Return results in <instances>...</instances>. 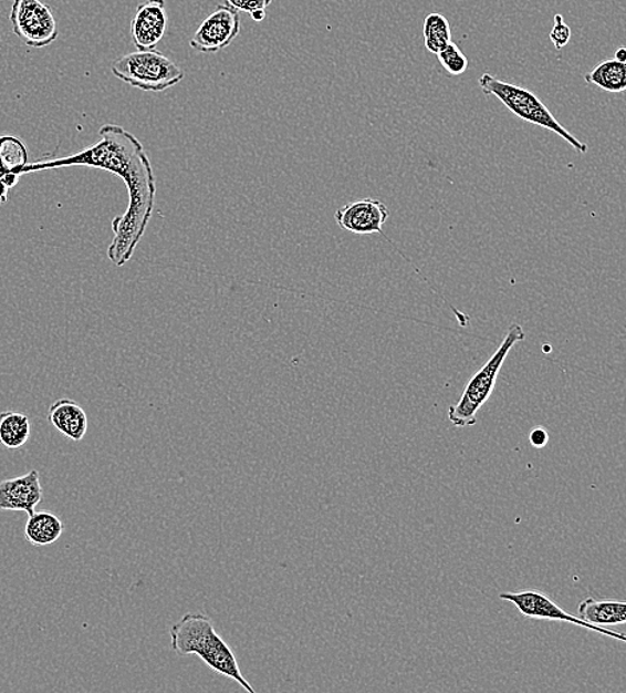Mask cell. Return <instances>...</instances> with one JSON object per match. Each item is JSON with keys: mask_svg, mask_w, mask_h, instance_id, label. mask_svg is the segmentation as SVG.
<instances>
[{"mask_svg": "<svg viewBox=\"0 0 626 693\" xmlns=\"http://www.w3.org/2000/svg\"><path fill=\"white\" fill-rule=\"evenodd\" d=\"M530 442L534 448H544L550 442V435L543 427H536L530 434Z\"/></svg>", "mask_w": 626, "mask_h": 693, "instance_id": "7402d4cb", "label": "cell"}, {"mask_svg": "<svg viewBox=\"0 0 626 693\" xmlns=\"http://www.w3.org/2000/svg\"><path fill=\"white\" fill-rule=\"evenodd\" d=\"M240 18L239 12L218 6L210 17H207L199 25L197 32L190 41L191 49L204 54H217L239 37Z\"/></svg>", "mask_w": 626, "mask_h": 693, "instance_id": "ba28073f", "label": "cell"}, {"mask_svg": "<svg viewBox=\"0 0 626 693\" xmlns=\"http://www.w3.org/2000/svg\"><path fill=\"white\" fill-rule=\"evenodd\" d=\"M525 332L523 327L513 323L507 331V335L501 342L498 351L491 359L476 372L471 381L467 384L465 392L458 404L451 405L448 410V420L455 427H472L478 423V412L491 397L495 381L501 368L514 344L523 342Z\"/></svg>", "mask_w": 626, "mask_h": 693, "instance_id": "3957f363", "label": "cell"}, {"mask_svg": "<svg viewBox=\"0 0 626 693\" xmlns=\"http://www.w3.org/2000/svg\"><path fill=\"white\" fill-rule=\"evenodd\" d=\"M265 15H267L265 11H255V12H252V14H251L253 21H255L258 23L263 22L264 19H265Z\"/></svg>", "mask_w": 626, "mask_h": 693, "instance_id": "cb8c5ba5", "label": "cell"}, {"mask_svg": "<svg viewBox=\"0 0 626 693\" xmlns=\"http://www.w3.org/2000/svg\"><path fill=\"white\" fill-rule=\"evenodd\" d=\"M171 649L179 656L197 655L215 672L234 680L247 692L255 690L239 669L237 656L218 635L212 620L204 613H186L169 631Z\"/></svg>", "mask_w": 626, "mask_h": 693, "instance_id": "7a4b0ae2", "label": "cell"}, {"mask_svg": "<svg viewBox=\"0 0 626 693\" xmlns=\"http://www.w3.org/2000/svg\"><path fill=\"white\" fill-rule=\"evenodd\" d=\"M389 218V210L379 199L365 198L347 203L335 213L338 227L356 235L379 234L383 239L393 244L383 232V226Z\"/></svg>", "mask_w": 626, "mask_h": 693, "instance_id": "9c48e42d", "label": "cell"}, {"mask_svg": "<svg viewBox=\"0 0 626 693\" xmlns=\"http://www.w3.org/2000/svg\"><path fill=\"white\" fill-rule=\"evenodd\" d=\"M49 421L59 433L69 437L70 441L81 442L87 434L88 420L86 411L80 403L71 399H61L51 405Z\"/></svg>", "mask_w": 626, "mask_h": 693, "instance_id": "7c38bea8", "label": "cell"}, {"mask_svg": "<svg viewBox=\"0 0 626 693\" xmlns=\"http://www.w3.org/2000/svg\"><path fill=\"white\" fill-rule=\"evenodd\" d=\"M226 6L237 12L252 14L255 11H265L272 4V0H225Z\"/></svg>", "mask_w": 626, "mask_h": 693, "instance_id": "44dd1931", "label": "cell"}, {"mask_svg": "<svg viewBox=\"0 0 626 693\" xmlns=\"http://www.w3.org/2000/svg\"><path fill=\"white\" fill-rule=\"evenodd\" d=\"M111 71L128 86L152 93H161L185 80V71L156 50H138L116 59Z\"/></svg>", "mask_w": 626, "mask_h": 693, "instance_id": "5b68a950", "label": "cell"}, {"mask_svg": "<svg viewBox=\"0 0 626 693\" xmlns=\"http://www.w3.org/2000/svg\"><path fill=\"white\" fill-rule=\"evenodd\" d=\"M551 41L557 50L564 49L570 43L572 38V30L568 24L564 22V18L561 14L554 15V25L550 34Z\"/></svg>", "mask_w": 626, "mask_h": 693, "instance_id": "ffe728a7", "label": "cell"}, {"mask_svg": "<svg viewBox=\"0 0 626 693\" xmlns=\"http://www.w3.org/2000/svg\"><path fill=\"white\" fill-rule=\"evenodd\" d=\"M168 17L165 0H145L138 6L132 22L135 48L155 50L166 34Z\"/></svg>", "mask_w": 626, "mask_h": 693, "instance_id": "30bf717a", "label": "cell"}, {"mask_svg": "<svg viewBox=\"0 0 626 693\" xmlns=\"http://www.w3.org/2000/svg\"><path fill=\"white\" fill-rule=\"evenodd\" d=\"M578 618L597 627L626 624V601L586 598L578 604Z\"/></svg>", "mask_w": 626, "mask_h": 693, "instance_id": "4fadbf2b", "label": "cell"}, {"mask_svg": "<svg viewBox=\"0 0 626 693\" xmlns=\"http://www.w3.org/2000/svg\"><path fill=\"white\" fill-rule=\"evenodd\" d=\"M31 423L23 412L6 411L0 414V444L8 449H19L29 442Z\"/></svg>", "mask_w": 626, "mask_h": 693, "instance_id": "e0dca14e", "label": "cell"}, {"mask_svg": "<svg viewBox=\"0 0 626 693\" xmlns=\"http://www.w3.org/2000/svg\"><path fill=\"white\" fill-rule=\"evenodd\" d=\"M482 93L498 97L512 113L534 126L553 131L576 152L586 154L588 146L572 135L563 124H560L550 110L532 91L498 80L491 74H482L479 80Z\"/></svg>", "mask_w": 626, "mask_h": 693, "instance_id": "277c9868", "label": "cell"}, {"mask_svg": "<svg viewBox=\"0 0 626 693\" xmlns=\"http://www.w3.org/2000/svg\"><path fill=\"white\" fill-rule=\"evenodd\" d=\"M584 80L591 86L606 91V93H625L626 91V63L616 61L615 58L599 62L591 73L585 74Z\"/></svg>", "mask_w": 626, "mask_h": 693, "instance_id": "2e32d148", "label": "cell"}, {"mask_svg": "<svg viewBox=\"0 0 626 693\" xmlns=\"http://www.w3.org/2000/svg\"><path fill=\"white\" fill-rule=\"evenodd\" d=\"M29 165V153L17 136H0V179L10 188L18 185L23 169Z\"/></svg>", "mask_w": 626, "mask_h": 693, "instance_id": "5bb4252c", "label": "cell"}, {"mask_svg": "<svg viewBox=\"0 0 626 693\" xmlns=\"http://www.w3.org/2000/svg\"><path fill=\"white\" fill-rule=\"evenodd\" d=\"M437 58H439V62L447 73L451 75H462L468 70V58L453 42L439 52Z\"/></svg>", "mask_w": 626, "mask_h": 693, "instance_id": "d6986e66", "label": "cell"}, {"mask_svg": "<svg viewBox=\"0 0 626 693\" xmlns=\"http://www.w3.org/2000/svg\"><path fill=\"white\" fill-rule=\"evenodd\" d=\"M43 499L41 475L36 469L30 473L0 482V511L25 513L29 516Z\"/></svg>", "mask_w": 626, "mask_h": 693, "instance_id": "8fae6325", "label": "cell"}, {"mask_svg": "<svg viewBox=\"0 0 626 693\" xmlns=\"http://www.w3.org/2000/svg\"><path fill=\"white\" fill-rule=\"evenodd\" d=\"M10 22L14 34L32 49L48 48L59 35L56 19L41 0H14Z\"/></svg>", "mask_w": 626, "mask_h": 693, "instance_id": "8992f818", "label": "cell"}, {"mask_svg": "<svg viewBox=\"0 0 626 693\" xmlns=\"http://www.w3.org/2000/svg\"><path fill=\"white\" fill-rule=\"evenodd\" d=\"M10 189L11 188L6 185L2 179H0V207H2L6 201H8Z\"/></svg>", "mask_w": 626, "mask_h": 693, "instance_id": "603a6c76", "label": "cell"}, {"mask_svg": "<svg viewBox=\"0 0 626 693\" xmlns=\"http://www.w3.org/2000/svg\"><path fill=\"white\" fill-rule=\"evenodd\" d=\"M499 598L517 606L518 610L523 613L525 618L566 621V623L584 627L586 630L598 632L599 635L622 640V642L626 643V635H624V633L611 631L604 629V627L592 625L586 623L582 618L573 617V614L564 611L563 608L554 603V601L543 592H503L500 593Z\"/></svg>", "mask_w": 626, "mask_h": 693, "instance_id": "52a82bcc", "label": "cell"}, {"mask_svg": "<svg viewBox=\"0 0 626 693\" xmlns=\"http://www.w3.org/2000/svg\"><path fill=\"white\" fill-rule=\"evenodd\" d=\"M100 136V142L80 153L54 161L29 163L23 175L63 167H90L121 178L127 187L128 207L126 213L113 220L114 239L107 255L116 267H123L132 260L153 218L156 179L152 162L138 137L116 124H104Z\"/></svg>", "mask_w": 626, "mask_h": 693, "instance_id": "6da1fadb", "label": "cell"}, {"mask_svg": "<svg viewBox=\"0 0 626 693\" xmlns=\"http://www.w3.org/2000/svg\"><path fill=\"white\" fill-rule=\"evenodd\" d=\"M422 35L427 50L436 55L452 43L451 24L445 15L437 14V12L428 15L424 21Z\"/></svg>", "mask_w": 626, "mask_h": 693, "instance_id": "ac0fdd59", "label": "cell"}, {"mask_svg": "<svg viewBox=\"0 0 626 693\" xmlns=\"http://www.w3.org/2000/svg\"><path fill=\"white\" fill-rule=\"evenodd\" d=\"M64 532L63 521L50 511L34 513L29 516L24 528L25 539L34 547L54 545Z\"/></svg>", "mask_w": 626, "mask_h": 693, "instance_id": "9a60e30c", "label": "cell"}, {"mask_svg": "<svg viewBox=\"0 0 626 693\" xmlns=\"http://www.w3.org/2000/svg\"><path fill=\"white\" fill-rule=\"evenodd\" d=\"M615 59L618 62L626 63V49L622 48L616 51Z\"/></svg>", "mask_w": 626, "mask_h": 693, "instance_id": "d4e9b609", "label": "cell"}]
</instances>
